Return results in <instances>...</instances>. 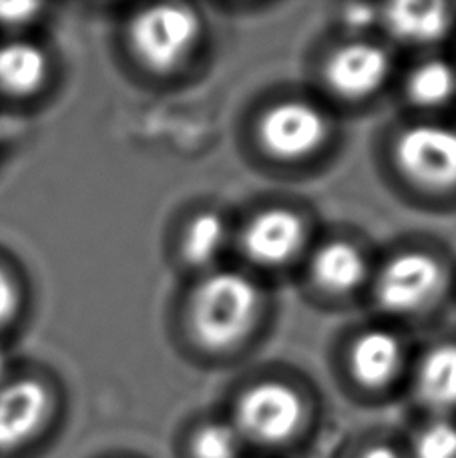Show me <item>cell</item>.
<instances>
[{"label": "cell", "mask_w": 456, "mask_h": 458, "mask_svg": "<svg viewBox=\"0 0 456 458\" xmlns=\"http://www.w3.org/2000/svg\"><path fill=\"white\" fill-rule=\"evenodd\" d=\"M51 412L48 390L35 380H19L0 388V453L29 445Z\"/></svg>", "instance_id": "obj_7"}, {"label": "cell", "mask_w": 456, "mask_h": 458, "mask_svg": "<svg viewBox=\"0 0 456 458\" xmlns=\"http://www.w3.org/2000/svg\"><path fill=\"white\" fill-rule=\"evenodd\" d=\"M16 304H19V293H16L11 277H8L4 269L0 267V326L11 320Z\"/></svg>", "instance_id": "obj_20"}, {"label": "cell", "mask_w": 456, "mask_h": 458, "mask_svg": "<svg viewBox=\"0 0 456 458\" xmlns=\"http://www.w3.org/2000/svg\"><path fill=\"white\" fill-rule=\"evenodd\" d=\"M3 370H4V358L0 354V376H3Z\"/></svg>", "instance_id": "obj_23"}, {"label": "cell", "mask_w": 456, "mask_h": 458, "mask_svg": "<svg viewBox=\"0 0 456 458\" xmlns=\"http://www.w3.org/2000/svg\"><path fill=\"white\" fill-rule=\"evenodd\" d=\"M306 237L304 222L294 211L274 208L251 217L241 235L248 258L266 267H278L294 259Z\"/></svg>", "instance_id": "obj_8"}, {"label": "cell", "mask_w": 456, "mask_h": 458, "mask_svg": "<svg viewBox=\"0 0 456 458\" xmlns=\"http://www.w3.org/2000/svg\"><path fill=\"white\" fill-rule=\"evenodd\" d=\"M446 276L441 261L430 253H398L376 277L378 304L393 314H414L441 296Z\"/></svg>", "instance_id": "obj_5"}, {"label": "cell", "mask_w": 456, "mask_h": 458, "mask_svg": "<svg viewBox=\"0 0 456 458\" xmlns=\"http://www.w3.org/2000/svg\"><path fill=\"white\" fill-rule=\"evenodd\" d=\"M409 458H456V422L449 416H435L409 440Z\"/></svg>", "instance_id": "obj_18"}, {"label": "cell", "mask_w": 456, "mask_h": 458, "mask_svg": "<svg viewBox=\"0 0 456 458\" xmlns=\"http://www.w3.org/2000/svg\"><path fill=\"white\" fill-rule=\"evenodd\" d=\"M249 454L288 453L304 438L308 408L296 388L282 382H262L243 390L230 416Z\"/></svg>", "instance_id": "obj_1"}, {"label": "cell", "mask_w": 456, "mask_h": 458, "mask_svg": "<svg viewBox=\"0 0 456 458\" xmlns=\"http://www.w3.org/2000/svg\"><path fill=\"white\" fill-rule=\"evenodd\" d=\"M348 458H409L406 456V448L398 446L390 440H370L356 448V451Z\"/></svg>", "instance_id": "obj_19"}, {"label": "cell", "mask_w": 456, "mask_h": 458, "mask_svg": "<svg viewBox=\"0 0 456 458\" xmlns=\"http://www.w3.org/2000/svg\"><path fill=\"white\" fill-rule=\"evenodd\" d=\"M328 137V121L314 105L283 101L274 105L259 121V141L278 159H304L320 149Z\"/></svg>", "instance_id": "obj_6"}, {"label": "cell", "mask_w": 456, "mask_h": 458, "mask_svg": "<svg viewBox=\"0 0 456 458\" xmlns=\"http://www.w3.org/2000/svg\"><path fill=\"white\" fill-rule=\"evenodd\" d=\"M417 394L438 416L456 411V344H443L425 356L417 376Z\"/></svg>", "instance_id": "obj_13"}, {"label": "cell", "mask_w": 456, "mask_h": 458, "mask_svg": "<svg viewBox=\"0 0 456 458\" xmlns=\"http://www.w3.org/2000/svg\"><path fill=\"white\" fill-rule=\"evenodd\" d=\"M262 293L249 277L219 272L203 280L191 300V330L209 350H230L254 328Z\"/></svg>", "instance_id": "obj_2"}, {"label": "cell", "mask_w": 456, "mask_h": 458, "mask_svg": "<svg viewBox=\"0 0 456 458\" xmlns=\"http://www.w3.org/2000/svg\"><path fill=\"white\" fill-rule=\"evenodd\" d=\"M46 71V55L37 45L22 40L0 45V91L14 97L35 93L45 83Z\"/></svg>", "instance_id": "obj_14"}, {"label": "cell", "mask_w": 456, "mask_h": 458, "mask_svg": "<svg viewBox=\"0 0 456 458\" xmlns=\"http://www.w3.org/2000/svg\"><path fill=\"white\" fill-rule=\"evenodd\" d=\"M179 458H249V451L230 419H209L183 437Z\"/></svg>", "instance_id": "obj_15"}, {"label": "cell", "mask_w": 456, "mask_h": 458, "mask_svg": "<svg viewBox=\"0 0 456 458\" xmlns=\"http://www.w3.org/2000/svg\"><path fill=\"white\" fill-rule=\"evenodd\" d=\"M390 59L386 51L370 43L340 47L325 63V81L344 99H364L386 83Z\"/></svg>", "instance_id": "obj_9"}, {"label": "cell", "mask_w": 456, "mask_h": 458, "mask_svg": "<svg viewBox=\"0 0 456 458\" xmlns=\"http://www.w3.org/2000/svg\"><path fill=\"white\" fill-rule=\"evenodd\" d=\"M225 240L227 227L224 219L217 214H211V211H203V214L195 216L190 225L185 227L182 242L183 258L191 266H207L222 251Z\"/></svg>", "instance_id": "obj_17"}, {"label": "cell", "mask_w": 456, "mask_h": 458, "mask_svg": "<svg viewBox=\"0 0 456 458\" xmlns=\"http://www.w3.org/2000/svg\"><path fill=\"white\" fill-rule=\"evenodd\" d=\"M398 169L428 191L456 190V131L444 125H414L394 145Z\"/></svg>", "instance_id": "obj_4"}, {"label": "cell", "mask_w": 456, "mask_h": 458, "mask_svg": "<svg viewBox=\"0 0 456 458\" xmlns=\"http://www.w3.org/2000/svg\"><path fill=\"white\" fill-rule=\"evenodd\" d=\"M131 45L145 67L175 69L199 37V19L182 4H159L139 13L131 22Z\"/></svg>", "instance_id": "obj_3"}, {"label": "cell", "mask_w": 456, "mask_h": 458, "mask_svg": "<svg viewBox=\"0 0 456 458\" xmlns=\"http://www.w3.org/2000/svg\"><path fill=\"white\" fill-rule=\"evenodd\" d=\"M38 4L29 3H0V24H22L30 21L38 11Z\"/></svg>", "instance_id": "obj_21"}, {"label": "cell", "mask_w": 456, "mask_h": 458, "mask_svg": "<svg viewBox=\"0 0 456 458\" xmlns=\"http://www.w3.org/2000/svg\"><path fill=\"white\" fill-rule=\"evenodd\" d=\"M406 93L418 107H443L456 93V71L451 63L441 59L420 63L406 79Z\"/></svg>", "instance_id": "obj_16"}, {"label": "cell", "mask_w": 456, "mask_h": 458, "mask_svg": "<svg viewBox=\"0 0 456 458\" xmlns=\"http://www.w3.org/2000/svg\"><path fill=\"white\" fill-rule=\"evenodd\" d=\"M342 19L352 29H366L378 19V14L374 13V8L370 6H348Z\"/></svg>", "instance_id": "obj_22"}, {"label": "cell", "mask_w": 456, "mask_h": 458, "mask_svg": "<svg viewBox=\"0 0 456 458\" xmlns=\"http://www.w3.org/2000/svg\"><path fill=\"white\" fill-rule=\"evenodd\" d=\"M390 35L402 43L433 45L449 35L452 14L443 3H401L380 16Z\"/></svg>", "instance_id": "obj_11"}, {"label": "cell", "mask_w": 456, "mask_h": 458, "mask_svg": "<svg viewBox=\"0 0 456 458\" xmlns=\"http://www.w3.org/2000/svg\"><path fill=\"white\" fill-rule=\"evenodd\" d=\"M404 350L393 332L368 330L350 350V370L364 388L380 390L393 382L402 368Z\"/></svg>", "instance_id": "obj_10"}, {"label": "cell", "mask_w": 456, "mask_h": 458, "mask_svg": "<svg viewBox=\"0 0 456 458\" xmlns=\"http://www.w3.org/2000/svg\"><path fill=\"white\" fill-rule=\"evenodd\" d=\"M312 280L324 292L348 293L354 292L368 274L362 251L348 242H328L314 253Z\"/></svg>", "instance_id": "obj_12"}]
</instances>
